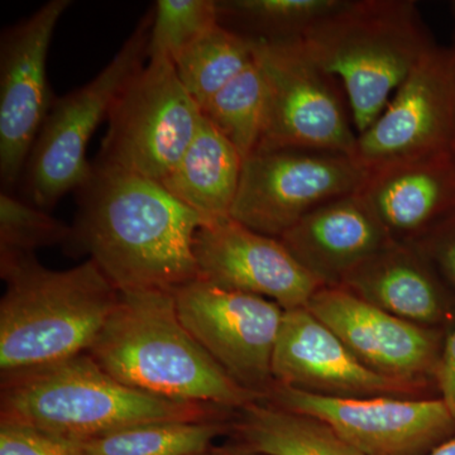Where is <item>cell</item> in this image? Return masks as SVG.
Masks as SVG:
<instances>
[{
  "mask_svg": "<svg viewBox=\"0 0 455 455\" xmlns=\"http://www.w3.org/2000/svg\"><path fill=\"white\" fill-rule=\"evenodd\" d=\"M2 373L49 366L88 353L121 292L94 260L64 271L36 256L0 260Z\"/></svg>",
  "mask_w": 455,
  "mask_h": 455,
  "instance_id": "cell-4",
  "label": "cell"
},
{
  "mask_svg": "<svg viewBox=\"0 0 455 455\" xmlns=\"http://www.w3.org/2000/svg\"><path fill=\"white\" fill-rule=\"evenodd\" d=\"M427 455H455V435Z\"/></svg>",
  "mask_w": 455,
  "mask_h": 455,
  "instance_id": "cell-31",
  "label": "cell"
},
{
  "mask_svg": "<svg viewBox=\"0 0 455 455\" xmlns=\"http://www.w3.org/2000/svg\"><path fill=\"white\" fill-rule=\"evenodd\" d=\"M367 176L348 155L259 149L243 160L230 218L280 239L324 204L357 193Z\"/></svg>",
  "mask_w": 455,
  "mask_h": 455,
  "instance_id": "cell-9",
  "label": "cell"
},
{
  "mask_svg": "<svg viewBox=\"0 0 455 455\" xmlns=\"http://www.w3.org/2000/svg\"><path fill=\"white\" fill-rule=\"evenodd\" d=\"M449 12H451V20H453V25H454V44L453 47L455 50V0L454 2H451V4H449Z\"/></svg>",
  "mask_w": 455,
  "mask_h": 455,
  "instance_id": "cell-32",
  "label": "cell"
},
{
  "mask_svg": "<svg viewBox=\"0 0 455 455\" xmlns=\"http://www.w3.org/2000/svg\"><path fill=\"white\" fill-rule=\"evenodd\" d=\"M340 287L412 324L442 331L455 324V293L411 243L391 241Z\"/></svg>",
  "mask_w": 455,
  "mask_h": 455,
  "instance_id": "cell-18",
  "label": "cell"
},
{
  "mask_svg": "<svg viewBox=\"0 0 455 455\" xmlns=\"http://www.w3.org/2000/svg\"><path fill=\"white\" fill-rule=\"evenodd\" d=\"M307 307L374 372L436 387L447 331L391 315L343 287H322Z\"/></svg>",
  "mask_w": 455,
  "mask_h": 455,
  "instance_id": "cell-15",
  "label": "cell"
},
{
  "mask_svg": "<svg viewBox=\"0 0 455 455\" xmlns=\"http://www.w3.org/2000/svg\"><path fill=\"white\" fill-rule=\"evenodd\" d=\"M88 353L116 381L155 396L227 410L263 400L230 379L188 333L175 292H121Z\"/></svg>",
  "mask_w": 455,
  "mask_h": 455,
  "instance_id": "cell-3",
  "label": "cell"
},
{
  "mask_svg": "<svg viewBox=\"0 0 455 455\" xmlns=\"http://www.w3.org/2000/svg\"><path fill=\"white\" fill-rule=\"evenodd\" d=\"M77 205L66 248L89 256L119 292H175L199 278L194 241L209 221L161 182L94 161Z\"/></svg>",
  "mask_w": 455,
  "mask_h": 455,
  "instance_id": "cell-1",
  "label": "cell"
},
{
  "mask_svg": "<svg viewBox=\"0 0 455 455\" xmlns=\"http://www.w3.org/2000/svg\"><path fill=\"white\" fill-rule=\"evenodd\" d=\"M359 194L392 241L412 243L455 211V156L370 171Z\"/></svg>",
  "mask_w": 455,
  "mask_h": 455,
  "instance_id": "cell-19",
  "label": "cell"
},
{
  "mask_svg": "<svg viewBox=\"0 0 455 455\" xmlns=\"http://www.w3.org/2000/svg\"><path fill=\"white\" fill-rule=\"evenodd\" d=\"M232 410L146 394L116 381L89 353L2 373L0 424L76 443L134 425L223 419Z\"/></svg>",
  "mask_w": 455,
  "mask_h": 455,
  "instance_id": "cell-2",
  "label": "cell"
},
{
  "mask_svg": "<svg viewBox=\"0 0 455 455\" xmlns=\"http://www.w3.org/2000/svg\"><path fill=\"white\" fill-rule=\"evenodd\" d=\"M204 119L169 59H149L109 114L97 163L161 182L181 160Z\"/></svg>",
  "mask_w": 455,
  "mask_h": 455,
  "instance_id": "cell-8",
  "label": "cell"
},
{
  "mask_svg": "<svg viewBox=\"0 0 455 455\" xmlns=\"http://www.w3.org/2000/svg\"><path fill=\"white\" fill-rule=\"evenodd\" d=\"M229 421H157L70 443L80 455H203L215 439L230 434Z\"/></svg>",
  "mask_w": 455,
  "mask_h": 455,
  "instance_id": "cell-22",
  "label": "cell"
},
{
  "mask_svg": "<svg viewBox=\"0 0 455 455\" xmlns=\"http://www.w3.org/2000/svg\"><path fill=\"white\" fill-rule=\"evenodd\" d=\"M243 157L204 116L181 160L161 181L179 202L209 223L230 218Z\"/></svg>",
  "mask_w": 455,
  "mask_h": 455,
  "instance_id": "cell-20",
  "label": "cell"
},
{
  "mask_svg": "<svg viewBox=\"0 0 455 455\" xmlns=\"http://www.w3.org/2000/svg\"><path fill=\"white\" fill-rule=\"evenodd\" d=\"M233 451V454H235V455H254V454L243 453V451Z\"/></svg>",
  "mask_w": 455,
  "mask_h": 455,
  "instance_id": "cell-34",
  "label": "cell"
},
{
  "mask_svg": "<svg viewBox=\"0 0 455 455\" xmlns=\"http://www.w3.org/2000/svg\"><path fill=\"white\" fill-rule=\"evenodd\" d=\"M263 401L315 416L364 455H427L455 435L440 397L335 398L274 383Z\"/></svg>",
  "mask_w": 455,
  "mask_h": 455,
  "instance_id": "cell-12",
  "label": "cell"
},
{
  "mask_svg": "<svg viewBox=\"0 0 455 455\" xmlns=\"http://www.w3.org/2000/svg\"><path fill=\"white\" fill-rule=\"evenodd\" d=\"M436 44L412 0H340L301 41L307 55L339 80L358 134Z\"/></svg>",
  "mask_w": 455,
  "mask_h": 455,
  "instance_id": "cell-5",
  "label": "cell"
},
{
  "mask_svg": "<svg viewBox=\"0 0 455 455\" xmlns=\"http://www.w3.org/2000/svg\"><path fill=\"white\" fill-rule=\"evenodd\" d=\"M50 0L31 16L3 29L0 37V180L3 190L22 179L53 97L47 59L53 33L71 7Z\"/></svg>",
  "mask_w": 455,
  "mask_h": 455,
  "instance_id": "cell-13",
  "label": "cell"
},
{
  "mask_svg": "<svg viewBox=\"0 0 455 455\" xmlns=\"http://www.w3.org/2000/svg\"><path fill=\"white\" fill-rule=\"evenodd\" d=\"M455 293V211L412 242Z\"/></svg>",
  "mask_w": 455,
  "mask_h": 455,
  "instance_id": "cell-28",
  "label": "cell"
},
{
  "mask_svg": "<svg viewBox=\"0 0 455 455\" xmlns=\"http://www.w3.org/2000/svg\"><path fill=\"white\" fill-rule=\"evenodd\" d=\"M0 455H80L70 442L40 431L0 424Z\"/></svg>",
  "mask_w": 455,
  "mask_h": 455,
  "instance_id": "cell-29",
  "label": "cell"
},
{
  "mask_svg": "<svg viewBox=\"0 0 455 455\" xmlns=\"http://www.w3.org/2000/svg\"><path fill=\"white\" fill-rule=\"evenodd\" d=\"M272 374L275 383L317 396L439 397L435 386L374 372L307 307L284 310Z\"/></svg>",
  "mask_w": 455,
  "mask_h": 455,
  "instance_id": "cell-14",
  "label": "cell"
},
{
  "mask_svg": "<svg viewBox=\"0 0 455 455\" xmlns=\"http://www.w3.org/2000/svg\"><path fill=\"white\" fill-rule=\"evenodd\" d=\"M212 123L242 157L259 149L266 118V86L256 59L203 108Z\"/></svg>",
  "mask_w": 455,
  "mask_h": 455,
  "instance_id": "cell-25",
  "label": "cell"
},
{
  "mask_svg": "<svg viewBox=\"0 0 455 455\" xmlns=\"http://www.w3.org/2000/svg\"><path fill=\"white\" fill-rule=\"evenodd\" d=\"M203 455H235V454H233V451H226V453H214V454L206 453V454H203Z\"/></svg>",
  "mask_w": 455,
  "mask_h": 455,
  "instance_id": "cell-33",
  "label": "cell"
},
{
  "mask_svg": "<svg viewBox=\"0 0 455 455\" xmlns=\"http://www.w3.org/2000/svg\"><path fill=\"white\" fill-rule=\"evenodd\" d=\"M254 62L253 41L217 25L173 61L190 97L203 108Z\"/></svg>",
  "mask_w": 455,
  "mask_h": 455,
  "instance_id": "cell-23",
  "label": "cell"
},
{
  "mask_svg": "<svg viewBox=\"0 0 455 455\" xmlns=\"http://www.w3.org/2000/svg\"><path fill=\"white\" fill-rule=\"evenodd\" d=\"M232 423L235 451L254 455H364L315 416L257 401Z\"/></svg>",
  "mask_w": 455,
  "mask_h": 455,
  "instance_id": "cell-21",
  "label": "cell"
},
{
  "mask_svg": "<svg viewBox=\"0 0 455 455\" xmlns=\"http://www.w3.org/2000/svg\"><path fill=\"white\" fill-rule=\"evenodd\" d=\"M253 46L266 86L265 127L259 149L352 156L358 133L339 80L307 55L301 41H253Z\"/></svg>",
  "mask_w": 455,
  "mask_h": 455,
  "instance_id": "cell-7",
  "label": "cell"
},
{
  "mask_svg": "<svg viewBox=\"0 0 455 455\" xmlns=\"http://www.w3.org/2000/svg\"><path fill=\"white\" fill-rule=\"evenodd\" d=\"M435 385L439 397L455 418V324L445 333L435 373Z\"/></svg>",
  "mask_w": 455,
  "mask_h": 455,
  "instance_id": "cell-30",
  "label": "cell"
},
{
  "mask_svg": "<svg viewBox=\"0 0 455 455\" xmlns=\"http://www.w3.org/2000/svg\"><path fill=\"white\" fill-rule=\"evenodd\" d=\"M194 256L200 280L268 299L283 310L307 307L322 289L281 239L254 232L232 218L200 227Z\"/></svg>",
  "mask_w": 455,
  "mask_h": 455,
  "instance_id": "cell-16",
  "label": "cell"
},
{
  "mask_svg": "<svg viewBox=\"0 0 455 455\" xmlns=\"http://www.w3.org/2000/svg\"><path fill=\"white\" fill-rule=\"evenodd\" d=\"M152 8L148 60L175 61L182 51L220 23L217 0H158Z\"/></svg>",
  "mask_w": 455,
  "mask_h": 455,
  "instance_id": "cell-27",
  "label": "cell"
},
{
  "mask_svg": "<svg viewBox=\"0 0 455 455\" xmlns=\"http://www.w3.org/2000/svg\"><path fill=\"white\" fill-rule=\"evenodd\" d=\"M73 227L49 211L20 199L11 191L0 194V260L35 256L41 248L70 242Z\"/></svg>",
  "mask_w": 455,
  "mask_h": 455,
  "instance_id": "cell-26",
  "label": "cell"
},
{
  "mask_svg": "<svg viewBox=\"0 0 455 455\" xmlns=\"http://www.w3.org/2000/svg\"><path fill=\"white\" fill-rule=\"evenodd\" d=\"M154 8L140 18L109 64L85 85L55 98L23 172L25 199L50 211L92 175L86 152L125 86L148 60Z\"/></svg>",
  "mask_w": 455,
  "mask_h": 455,
  "instance_id": "cell-6",
  "label": "cell"
},
{
  "mask_svg": "<svg viewBox=\"0 0 455 455\" xmlns=\"http://www.w3.org/2000/svg\"><path fill=\"white\" fill-rule=\"evenodd\" d=\"M340 0H224L220 25L252 41L299 42Z\"/></svg>",
  "mask_w": 455,
  "mask_h": 455,
  "instance_id": "cell-24",
  "label": "cell"
},
{
  "mask_svg": "<svg viewBox=\"0 0 455 455\" xmlns=\"http://www.w3.org/2000/svg\"><path fill=\"white\" fill-rule=\"evenodd\" d=\"M280 239L322 287H340L392 241L359 191L311 212Z\"/></svg>",
  "mask_w": 455,
  "mask_h": 455,
  "instance_id": "cell-17",
  "label": "cell"
},
{
  "mask_svg": "<svg viewBox=\"0 0 455 455\" xmlns=\"http://www.w3.org/2000/svg\"><path fill=\"white\" fill-rule=\"evenodd\" d=\"M182 325L245 390L265 398L274 386L272 359L284 310L250 293L197 280L175 291Z\"/></svg>",
  "mask_w": 455,
  "mask_h": 455,
  "instance_id": "cell-11",
  "label": "cell"
},
{
  "mask_svg": "<svg viewBox=\"0 0 455 455\" xmlns=\"http://www.w3.org/2000/svg\"><path fill=\"white\" fill-rule=\"evenodd\" d=\"M443 155L455 156V50L438 44L358 134L352 157L370 172Z\"/></svg>",
  "mask_w": 455,
  "mask_h": 455,
  "instance_id": "cell-10",
  "label": "cell"
}]
</instances>
